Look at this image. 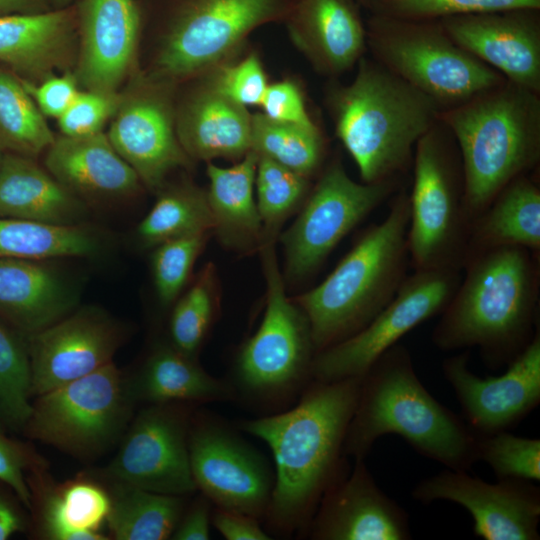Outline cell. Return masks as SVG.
Returning a JSON list of instances; mask_svg holds the SVG:
<instances>
[{
	"label": "cell",
	"instance_id": "6da1fadb",
	"mask_svg": "<svg viewBox=\"0 0 540 540\" xmlns=\"http://www.w3.org/2000/svg\"><path fill=\"white\" fill-rule=\"evenodd\" d=\"M361 380H311L293 408L240 422L273 454L274 485L264 517L272 531L307 532L323 494L349 469L343 444Z\"/></svg>",
	"mask_w": 540,
	"mask_h": 540
},
{
	"label": "cell",
	"instance_id": "7a4b0ae2",
	"mask_svg": "<svg viewBox=\"0 0 540 540\" xmlns=\"http://www.w3.org/2000/svg\"><path fill=\"white\" fill-rule=\"evenodd\" d=\"M533 253L515 246L469 252L433 343L441 350L478 347L493 367L510 363L535 334L539 269Z\"/></svg>",
	"mask_w": 540,
	"mask_h": 540
},
{
	"label": "cell",
	"instance_id": "3957f363",
	"mask_svg": "<svg viewBox=\"0 0 540 540\" xmlns=\"http://www.w3.org/2000/svg\"><path fill=\"white\" fill-rule=\"evenodd\" d=\"M388 434L402 437L419 454L447 469L467 471L478 461V436L429 393L409 351L399 344L362 376L343 453L364 460L374 443Z\"/></svg>",
	"mask_w": 540,
	"mask_h": 540
},
{
	"label": "cell",
	"instance_id": "277c9868",
	"mask_svg": "<svg viewBox=\"0 0 540 540\" xmlns=\"http://www.w3.org/2000/svg\"><path fill=\"white\" fill-rule=\"evenodd\" d=\"M357 66L351 83L326 91L335 135L362 182L398 179L419 139L439 122L441 108L374 59L362 57Z\"/></svg>",
	"mask_w": 540,
	"mask_h": 540
},
{
	"label": "cell",
	"instance_id": "5b68a950",
	"mask_svg": "<svg viewBox=\"0 0 540 540\" xmlns=\"http://www.w3.org/2000/svg\"><path fill=\"white\" fill-rule=\"evenodd\" d=\"M457 144L471 224L511 181L540 159V93L504 81L441 110Z\"/></svg>",
	"mask_w": 540,
	"mask_h": 540
},
{
	"label": "cell",
	"instance_id": "8992f818",
	"mask_svg": "<svg viewBox=\"0 0 540 540\" xmlns=\"http://www.w3.org/2000/svg\"><path fill=\"white\" fill-rule=\"evenodd\" d=\"M409 218V195L401 192L327 278L295 298L316 353L360 331L394 297L406 277Z\"/></svg>",
	"mask_w": 540,
	"mask_h": 540
},
{
	"label": "cell",
	"instance_id": "52a82bcc",
	"mask_svg": "<svg viewBox=\"0 0 540 540\" xmlns=\"http://www.w3.org/2000/svg\"><path fill=\"white\" fill-rule=\"evenodd\" d=\"M366 36L372 59L431 98L441 110L505 81L456 44L439 21L372 14Z\"/></svg>",
	"mask_w": 540,
	"mask_h": 540
},
{
	"label": "cell",
	"instance_id": "ba28073f",
	"mask_svg": "<svg viewBox=\"0 0 540 540\" xmlns=\"http://www.w3.org/2000/svg\"><path fill=\"white\" fill-rule=\"evenodd\" d=\"M297 0H177L151 75L177 84L229 61L259 26L285 20Z\"/></svg>",
	"mask_w": 540,
	"mask_h": 540
},
{
	"label": "cell",
	"instance_id": "9c48e42d",
	"mask_svg": "<svg viewBox=\"0 0 540 540\" xmlns=\"http://www.w3.org/2000/svg\"><path fill=\"white\" fill-rule=\"evenodd\" d=\"M439 121L415 146L408 252L416 270L463 268L470 239L459 153Z\"/></svg>",
	"mask_w": 540,
	"mask_h": 540
},
{
	"label": "cell",
	"instance_id": "30bf717a",
	"mask_svg": "<svg viewBox=\"0 0 540 540\" xmlns=\"http://www.w3.org/2000/svg\"><path fill=\"white\" fill-rule=\"evenodd\" d=\"M267 285L261 324L243 345L235 367L236 395L257 402H275L305 388L311 381L316 354L309 321L285 294L274 241L260 245Z\"/></svg>",
	"mask_w": 540,
	"mask_h": 540
},
{
	"label": "cell",
	"instance_id": "8fae6325",
	"mask_svg": "<svg viewBox=\"0 0 540 540\" xmlns=\"http://www.w3.org/2000/svg\"><path fill=\"white\" fill-rule=\"evenodd\" d=\"M36 397L24 435L81 457L108 447L135 403L129 380L113 362Z\"/></svg>",
	"mask_w": 540,
	"mask_h": 540
},
{
	"label": "cell",
	"instance_id": "7c38bea8",
	"mask_svg": "<svg viewBox=\"0 0 540 540\" xmlns=\"http://www.w3.org/2000/svg\"><path fill=\"white\" fill-rule=\"evenodd\" d=\"M460 281V268L415 270L364 328L315 354L311 380L334 382L362 377L405 334L442 313Z\"/></svg>",
	"mask_w": 540,
	"mask_h": 540
},
{
	"label": "cell",
	"instance_id": "4fadbf2b",
	"mask_svg": "<svg viewBox=\"0 0 540 540\" xmlns=\"http://www.w3.org/2000/svg\"><path fill=\"white\" fill-rule=\"evenodd\" d=\"M397 188V179L358 183L334 159L310 190L295 222L280 236L285 278L313 274L336 245Z\"/></svg>",
	"mask_w": 540,
	"mask_h": 540
},
{
	"label": "cell",
	"instance_id": "5bb4252c",
	"mask_svg": "<svg viewBox=\"0 0 540 540\" xmlns=\"http://www.w3.org/2000/svg\"><path fill=\"white\" fill-rule=\"evenodd\" d=\"M174 87L148 72H135L120 91L106 133L141 183L155 192L165 185L170 172L193 164L176 133Z\"/></svg>",
	"mask_w": 540,
	"mask_h": 540
},
{
	"label": "cell",
	"instance_id": "9a60e30c",
	"mask_svg": "<svg viewBox=\"0 0 540 540\" xmlns=\"http://www.w3.org/2000/svg\"><path fill=\"white\" fill-rule=\"evenodd\" d=\"M188 447L195 486L215 507L265 517L274 475L252 447L205 413L192 415Z\"/></svg>",
	"mask_w": 540,
	"mask_h": 540
},
{
	"label": "cell",
	"instance_id": "2e32d148",
	"mask_svg": "<svg viewBox=\"0 0 540 540\" xmlns=\"http://www.w3.org/2000/svg\"><path fill=\"white\" fill-rule=\"evenodd\" d=\"M191 404H148L133 420L106 474L115 483L187 496L195 486L189 460Z\"/></svg>",
	"mask_w": 540,
	"mask_h": 540
},
{
	"label": "cell",
	"instance_id": "e0dca14e",
	"mask_svg": "<svg viewBox=\"0 0 540 540\" xmlns=\"http://www.w3.org/2000/svg\"><path fill=\"white\" fill-rule=\"evenodd\" d=\"M124 327L108 313L85 307L26 336L31 395L38 396L113 362Z\"/></svg>",
	"mask_w": 540,
	"mask_h": 540
},
{
	"label": "cell",
	"instance_id": "ac0fdd59",
	"mask_svg": "<svg viewBox=\"0 0 540 540\" xmlns=\"http://www.w3.org/2000/svg\"><path fill=\"white\" fill-rule=\"evenodd\" d=\"M412 497L423 504L446 500L462 506L473 519V534L485 540L540 539V490L530 481L487 483L447 469L420 481Z\"/></svg>",
	"mask_w": 540,
	"mask_h": 540
},
{
	"label": "cell",
	"instance_id": "d6986e66",
	"mask_svg": "<svg viewBox=\"0 0 540 540\" xmlns=\"http://www.w3.org/2000/svg\"><path fill=\"white\" fill-rule=\"evenodd\" d=\"M469 353L446 358L445 379L460 403L462 418L477 436L508 431L540 402V335L510 362L500 376L482 378L468 368Z\"/></svg>",
	"mask_w": 540,
	"mask_h": 540
},
{
	"label": "cell",
	"instance_id": "ffe728a7",
	"mask_svg": "<svg viewBox=\"0 0 540 540\" xmlns=\"http://www.w3.org/2000/svg\"><path fill=\"white\" fill-rule=\"evenodd\" d=\"M539 11L513 9L438 21L456 44L506 81L540 93Z\"/></svg>",
	"mask_w": 540,
	"mask_h": 540
},
{
	"label": "cell",
	"instance_id": "44dd1931",
	"mask_svg": "<svg viewBox=\"0 0 540 540\" xmlns=\"http://www.w3.org/2000/svg\"><path fill=\"white\" fill-rule=\"evenodd\" d=\"M73 72L81 89L118 92L138 71L141 12L134 0H82Z\"/></svg>",
	"mask_w": 540,
	"mask_h": 540
},
{
	"label": "cell",
	"instance_id": "7402d4cb",
	"mask_svg": "<svg viewBox=\"0 0 540 540\" xmlns=\"http://www.w3.org/2000/svg\"><path fill=\"white\" fill-rule=\"evenodd\" d=\"M307 533L315 540H408V514L375 482L364 460L323 494Z\"/></svg>",
	"mask_w": 540,
	"mask_h": 540
},
{
	"label": "cell",
	"instance_id": "603a6c76",
	"mask_svg": "<svg viewBox=\"0 0 540 540\" xmlns=\"http://www.w3.org/2000/svg\"><path fill=\"white\" fill-rule=\"evenodd\" d=\"M284 23L292 43L326 76L349 71L367 50L366 25L355 0H297Z\"/></svg>",
	"mask_w": 540,
	"mask_h": 540
},
{
	"label": "cell",
	"instance_id": "cb8c5ba5",
	"mask_svg": "<svg viewBox=\"0 0 540 540\" xmlns=\"http://www.w3.org/2000/svg\"><path fill=\"white\" fill-rule=\"evenodd\" d=\"M78 49V14L71 8L0 16V64L38 83L73 70Z\"/></svg>",
	"mask_w": 540,
	"mask_h": 540
},
{
	"label": "cell",
	"instance_id": "d4e9b609",
	"mask_svg": "<svg viewBox=\"0 0 540 540\" xmlns=\"http://www.w3.org/2000/svg\"><path fill=\"white\" fill-rule=\"evenodd\" d=\"M176 103V133L192 160L239 161L251 150L252 115L202 76Z\"/></svg>",
	"mask_w": 540,
	"mask_h": 540
},
{
	"label": "cell",
	"instance_id": "484cf974",
	"mask_svg": "<svg viewBox=\"0 0 540 540\" xmlns=\"http://www.w3.org/2000/svg\"><path fill=\"white\" fill-rule=\"evenodd\" d=\"M44 167L88 205L133 197L141 181L118 154L106 133L55 136L44 152Z\"/></svg>",
	"mask_w": 540,
	"mask_h": 540
},
{
	"label": "cell",
	"instance_id": "4316f807",
	"mask_svg": "<svg viewBox=\"0 0 540 540\" xmlns=\"http://www.w3.org/2000/svg\"><path fill=\"white\" fill-rule=\"evenodd\" d=\"M76 304L74 289L47 261L0 259V319L24 337L62 319Z\"/></svg>",
	"mask_w": 540,
	"mask_h": 540
},
{
	"label": "cell",
	"instance_id": "83f0119b",
	"mask_svg": "<svg viewBox=\"0 0 540 540\" xmlns=\"http://www.w3.org/2000/svg\"><path fill=\"white\" fill-rule=\"evenodd\" d=\"M89 205L34 158L5 152L0 165V217L53 225L87 223Z\"/></svg>",
	"mask_w": 540,
	"mask_h": 540
},
{
	"label": "cell",
	"instance_id": "f1b7e54d",
	"mask_svg": "<svg viewBox=\"0 0 540 540\" xmlns=\"http://www.w3.org/2000/svg\"><path fill=\"white\" fill-rule=\"evenodd\" d=\"M132 396L148 404H197L237 397L230 382L215 378L172 344L157 346L129 380Z\"/></svg>",
	"mask_w": 540,
	"mask_h": 540
},
{
	"label": "cell",
	"instance_id": "f546056e",
	"mask_svg": "<svg viewBox=\"0 0 540 540\" xmlns=\"http://www.w3.org/2000/svg\"><path fill=\"white\" fill-rule=\"evenodd\" d=\"M258 155L250 150L230 167L208 162L207 199L214 230L221 242L231 248L248 250L260 246L263 228L254 196Z\"/></svg>",
	"mask_w": 540,
	"mask_h": 540
},
{
	"label": "cell",
	"instance_id": "4dcf8cb0",
	"mask_svg": "<svg viewBox=\"0 0 540 540\" xmlns=\"http://www.w3.org/2000/svg\"><path fill=\"white\" fill-rule=\"evenodd\" d=\"M498 246L540 249V189L528 174L507 184L471 224L467 255Z\"/></svg>",
	"mask_w": 540,
	"mask_h": 540
},
{
	"label": "cell",
	"instance_id": "1f68e13d",
	"mask_svg": "<svg viewBox=\"0 0 540 540\" xmlns=\"http://www.w3.org/2000/svg\"><path fill=\"white\" fill-rule=\"evenodd\" d=\"M104 245L100 231L88 223L64 226L0 217V259L93 257Z\"/></svg>",
	"mask_w": 540,
	"mask_h": 540
},
{
	"label": "cell",
	"instance_id": "d6a6232c",
	"mask_svg": "<svg viewBox=\"0 0 540 540\" xmlns=\"http://www.w3.org/2000/svg\"><path fill=\"white\" fill-rule=\"evenodd\" d=\"M107 525L117 540L171 538L186 505L184 496L156 493L115 483Z\"/></svg>",
	"mask_w": 540,
	"mask_h": 540
},
{
	"label": "cell",
	"instance_id": "836d02e7",
	"mask_svg": "<svg viewBox=\"0 0 540 540\" xmlns=\"http://www.w3.org/2000/svg\"><path fill=\"white\" fill-rule=\"evenodd\" d=\"M148 214L136 228L141 247L154 248L176 238L214 230L205 190L190 182L163 186Z\"/></svg>",
	"mask_w": 540,
	"mask_h": 540
},
{
	"label": "cell",
	"instance_id": "e575fe53",
	"mask_svg": "<svg viewBox=\"0 0 540 540\" xmlns=\"http://www.w3.org/2000/svg\"><path fill=\"white\" fill-rule=\"evenodd\" d=\"M110 494L91 480L67 482L52 491L41 509L44 529L55 540H103Z\"/></svg>",
	"mask_w": 540,
	"mask_h": 540
},
{
	"label": "cell",
	"instance_id": "d590c367",
	"mask_svg": "<svg viewBox=\"0 0 540 540\" xmlns=\"http://www.w3.org/2000/svg\"><path fill=\"white\" fill-rule=\"evenodd\" d=\"M45 118L21 78L0 64V148L35 159L55 139Z\"/></svg>",
	"mask_w": 540,
	"mask_h": 540
},
{
	"label": "cell",
	"instance_id": "8d00e7d4",
	"mask_svg": "<svg viewBox=\"0 0 540 540\" xmlns=\"http://www.w3.org/2000/svg\"><path fill=\"white\" fill-rule=\"evenodd\" d=\"M251 150L310 178L323 163L325 143L317 125L279 122L255 113Z\"/></svg>",
	"mask_w": 540,
	"mask_h": 540
},
{
	"label": "cell",
	"instance_id": "74e56055",
	"mask_svg": "<svg viewBox=\"0 0 540 540\" xmlns=\"http://www.w3.org/2000/svg\"><path fill=\"white\" fill-rule=\"evenodd\" d=\"M31 397L26 339L0 319V425L22 432L31 413Z\"/></svg>",
	"mask_w": 540,
	"mask_h": 540
},
{
	"label": "cell",
	"instance_id": "f35d334b",
	"mask_svg": "<svg viewBox=\"0 0 540 540\" xmlns=\"http://www.w3.org/2000/svg\"><path fill=\"white\" fill-rule=\"evenodd\" d=\"M308 177L267 157L258 156L255 174L256 203L263 241H273L280 226L302 205L310 192Z\"/></svg>",
	"mask_w": 540,
	"mask_h": 540
},
{
	"label": "cell",
	"instance_id": "ab89813d",
	"mask_svg": "<svg viewBox=\"0 0 540 540\" xmlns=\"http://www.w3.org/2000/svg\"><path fill=\"white\" fill-rule=\"evenodd\" d=\"M216 305V274L214 266L209 263L174 305L169 325L171 344L196 358L213 323Z\"/></svg>",
	"mask_w": 540,
	"mask_h": 540
},
{
	"label": "cell",
	"instance_id": "60d3db41",
	"mask_svg": "<svg viewBox=\"0 0 540 540\" xmlns=\"http://www.w3.org/2000/svg\"><path fill=\"white\" fill-rule=\"evenodd\" d=\"M372 14L407 20L438 21L473 13L540 10V0H370Z\"/></svg>",
	"mask_w": 540,
	"mask_h": 540
},
{
	"label": "cell",
	"instance_id": "b9f144b4",
	"mask_svg": "<svg viewBox=\"0 0 540 540\" xmlns=\"http://www.w3.org/2000/svg\"><path fill=\"white\" fill-rule=\"evenodd\" d=\"M478 460L486 462L499 479L540 480V439L501 431L478 436Z\"/></svg>",
	"mask_w": 540,
	"mask_h": 540
},
{
	"label": "cell",
	"instance_id": "7bdbcfd3",
	"mask_svg": "<svg viewBox=\"0 0 540 540\" xmlns=\"http://www.w3.org/2000/svg\"><path fill=\"white\" fill-rule=\"evenodd\" d=\"M210 234L180 237L154 247L153 280L158 298L164 306L178 299Z\"/></svg>",
	"mask_w": 540,
	"mask_h": 540
},
{
	"label": "cell",
	"instance_id": "ee69618b",
	"mask_svg": "<svg viewBox=\"0 0 540 540\" xmlns=\"http://www.w3.org/2000/svg\"><path fill=\"white\" fill-rule=\"evenodd\" d=\"M216 91L233 102L260 106L267 76L260 57L252 52L238 61H226L201 75Z\"/></svg>",
	"mask_w": 540,
	"mask_h": 540
},
{
	"label": "cell",
	"instance_id": "f6af8a7d",
	"mask_svg": "<svg viewBox=\"0 0 540 540\" xmlns=\"http://www.w3.org/2000/svg\"><path fill=\"white\" fill-rule=\"evenodd\" d=\"M120 100V91L102 92L81 89L70 106L57 119L61 135L90 136L103 132L113 117Z\"/></svg>",
	"mask_w": 540,
	"mask_h": 540
},
{
	"label": "cell",
	"instance_id": "bcb514c9",
	"mask_svg": "<svg viewBox=\"0 0 540 540\" xmlns=\"http://www.w3.org/2000/svg\"><path fill=\"white\" fill-rule=\"evenodd\" d=\"M38 464L29 446L9 437L0 425V482L29 510H32V493L25 472L36 469Z\"/></svg>",
	"mask_w": 540,
	"mask_h": 540
},
{
	"label": "cell",
	"instance_id": "7dc6e473",
	"mask_svg": "<svg viewBox=\"0 0 540 540\" xmlns=\"http://www.w3.org/2000/svg\"><path fill=\"white\" fill-rule=\"evenodd\" d=\"M260 106L262 113L272 120L305 126L316 125L306 109L299 84L292 79L268 84Z\"/></svg>",
	"mask_w": 540,
	"mask_h": 540
},
{
	"label": "cell",
	"instance_id": "c3c4849f",
	"mask_svg": "<svg viewBox=\"0 0 540 540\" xmlns=\"http://www.w3.org/2000/svg\"><path fill=\"white\" fill-rule=\"evenodd\" d=\"M22 82L45 117L58 119L81 90L73 70L49 75L38 83Z\"/></svg>",
	"mask_w": 540,
	"mask_h": 540
},
{
	"label": "cell",
	"instance_id": "681fc988",
	"mask_svg": "<svg viewBox=\"0 0 540 540\" xmlns=\"http://www.w3.org/2000/svg\"><path fill=\"white\" fill-rule=\"evenodd\" d=\"M211 523L227 540H269L270 535L261 527L259 519L236 511L215 507Z\"/></svg>",
	"mask_w": 540,
	"mask_h": 540
},
{
	"label": "cell",
	"instance_id": "f907efd6",
	"mask_svg": "<svg viewBox=\"0 0 540 540\" xmlns=\"http://www.w3.org/2000/svg\"><path fill=\"white\" fill-rule=\"evenodd\" d=\"M203 494L185 508L174 529L171 539L175 540H208L210 538L211 505Z\"/></svg>",
	"mask_w": 540,
	"mask_h": 540
},
{
	"label": "cell",
	"instance_id": "816d5d0a",
	"mask_svg": "<svg viewBox=\"0 0 540 540\" xmlns=\"http://www.w3.org/2000/svg\"><path fill=\"white\" fill-rule=\"evenodd\" d=\"M23 504L15 493L0 482V540H7L26 528Z\"/></svg>",
	"mask_w": 540,
	"mask_h": 540
},
{
	"label": "cell",
	"instance_id": "f5cc1de1",
	"mask_svg": "<svg viewBox=\"0 0 540 540\" xmlns=\"http://www.w3.org/2000/svg\"><path fill=\"white\" fill-rule=\"evenodd\" d=\"M44 11L42 0H0V16Z\"/></svg>",
	"mask_w": 540,
	"mask_h": 540
},
{
	"label": "cell",
	"instance_id": "db71d44e",
	"mask_svg": "<svg viewBox=\"0 0 540 540\" xmlns=\"http://www.w3.org/2000/svg\"><path fill=\"white\" fill-rule=\"evenodd\" d=\"M359 5H362L366 8L369 7L370 0H355Z\"/></svg>",
	"mask_w": 540,
	"mask_h": 540
},
{
	"label": "cell",
	"instance_id": "11a10c76",
	"mask_svg": "<svg viewBox=\"0 0 540 540\" xmlns=\"http://www.w3.org/2000/svg\"><path fill=\"white\" fill-rule=\"evenodd\" d=\"M54 2H56L57 4L59 5H64V4H68L74 0H53Z\"/></svg>",
	"mask_w": 540,
	"mask_h": 540
},
{
	"label": "cell",
	"instance_id": "9f6ffc18",
	"mask_svg": "<svg viewBox=\"0 0 540 540\" xmlns=\"http://www.w3.org/2000/svg\"><path fill=\"white\" fill-rule=\"evenodd\" d=\"M4 153L5 152L0 148V165H1V161H2Z\"/></svg>",
	"mask_w": 540,
	"mask_h": 540
}]
</instances>
